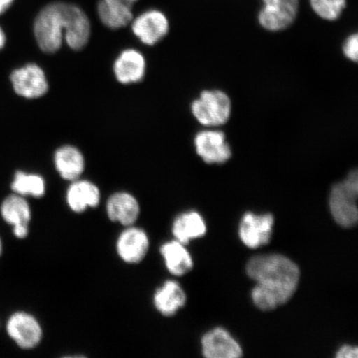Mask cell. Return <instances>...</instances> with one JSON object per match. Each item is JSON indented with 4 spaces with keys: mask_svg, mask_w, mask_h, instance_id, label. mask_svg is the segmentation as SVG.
<instances>
[{
    "mask_svg": "<svg viewBox=\"0 0 358 358\" xmlns=\"http://www.w3.org/2000/svg\"><path fill=\"white\" fill-rule=\"evenodd\" d=\"M187 295L181 285L174 280H168L155 291V307L161 315L172 317L185 306Z\"/></svg>",
    "mask_w": 358,
    "mask_h": 358,
    "instance_id": "obj_16",
    "label": "cell"
},
{
    "mask_svg": "<svg viewBox=\"0 0 358 358\" xmlns=\"http://www.w3.org/2000/svg\"><path fill=\"white\" fill-rule=\"evenodd\" d=\"M8 336L22 349H33L39 345L43 338V329L39 322L28 313L17 312L7 323Z\"/></svg>",
    "mask_w": 358,
    "mask_h": 358,
    "instance_id": "obj_6",
    "label": "cell"
},
{
    "mask_svg": "<svg viewBox=\"0 0 358 358\" xmlns=\"http://www.w3.org/2000/svg\"><path fill=\"white\" fill-rule=\"evenodd\" d=\"M169 24L164 13L151 10L148 11L134 21L132 30L134 35L143 43L155 45L164 38L169 32Z\"/></svg>",
    "mask_w": 358,
    "mask_h": 358,
    "instance_id": "obj_12",
    "label": "cell"
},
{
    "mask_svg": "<svg viewBox=\"0 0 358 358\" xmlns=\"http://www.w3.org/2000/svg\"><path fill=\"white\" fill-rule=\"evenodd\" d=\"M11 189L16 194L22 196H31L42 198L46 192L44 179L38 174L26 173L19 171L15 173Z\"/></svg>",
    "mask_w": 358,
    "mask_h": 358,
    "instance_id": "obj_21",
    "label": "cell"
},
{
    "mask_svg": "<svg viewBox=\"0 0 358 358\" xmlns=\"http://www.w3.org/2000/svg\"><path fill=\"white\" fill-rule=\"evenodd\" d=\"M13 0H0V15L10 7Z\"/></svg>",
    "mask_w": 358,
    "mask_h": 358,
    "instance_id": "obj_26",
    "label": "cell"
},
{
    "mask_svg": "<svg viewBox=\"0 0 358 358\" xmlns=\"http://www.w3.org/2000/svg\"><path fill=\"white\" fill-rule=\"evenodd\" d=\"M6 35H4L3 31L1 28H0V49L3 48L4 44H6Z\"/></svg>",
    "mask_w": 358,
    "mask_h": 358,
    "instance_id": "obj_28",
    "label": "cell"
},
{
    "mask_svg": "<svg viewBox=\"0 0 358 358\" xmlns=\"http://www.w3.org/2000/svg\"><path fill=\"white\" fill-rule=\"evenodd\" d=\"M167 270L176 276H182L189 273L194 267V262L185 245L177 240L168 241L160 248Z\"/></svg>",
    "mask_w": 358,
    "mask_h": 358,
    "instance_id": "obj_17",
    "label": "cell"
},
{
    "mask_svg": "<svg viewBox=\"0 0 358 358\" xmlns=\"http://www.w3.org/2000/svg\"><path fill=\"white\" fill-rule=\"evenodd\" d=\"M192 113L198 122L208 127L225 124L231 115V101L220 90H206L192 102Z\"/></svg>",
    "mask_w": 358,
    "mask_h": 358,
    "instance_id": "obj_4",
    "label": "cell"
},
{
    "mask_svg": "<svg viewBox=\"0 0 358 358\" xmlns=\"http://www.w3.org/2000/svg\"><path fill=\"white\" fill-rule=\"evenodd\" d=\"M358 173L357 170L349 173L343 181L334 185L330 192L329 208L331 214L339 226L349 228L357 225L358 211Z\"/></svg>",
    "mask_w": 358,
    "mask_h": 358,
    "instance_id": "obj_3",
    "label": "cell"
},
{
    "mask_svg": "<svg viewBox=\"0 0 358 358\" xmlns=\"http://www.w3.org/2000/svg\"><path fill=\"white\" fill-rule=\"evenodd\" d=\"M343 55L348 59L357 62L358 59V37L357 34L349 36L343 45Z\"/></svg>",
    "mask_w": 358,
    "mask_h": 358,
    "instance_id": "obj_23",
    "label": "cell"
},
{
    "mask_svg": "<svg viewBox=\"0 0 358 358\" xmlns=\"http://www.w3.org/2000/svg\"><path fill=\"white\" fill-rule=\"evenodd\" d=\"M107 1L124 4V6L132 8L133 4L136 3L137 0H107Z\"/></svg>",
    "mask_w": 358,
    "mask_h": 358,
    "instance_id": "obj_27",
    "label": "cell"
},
{
    "mask_svg": "<svg viewBox=\"0 0 358 358\" xmlns=\"http://www.w3.org/2000/svg\"><path fill=\"white\" fill-rule=\"evenodd\" d=\"M275 219L271 214L245 213L239 226L241 241L249 248L256 249L271 241Z\"/></svg>",
    "mask_w": 358,
    "mask_h": 358,
    "instance_id": "obj_7",
    "label": "cell"
},
{
    "mask_svg": "<svg viewBox=\"0 0 358 358\" xmlns=\"http://www.w3.org/2000/svg\"><path fill=\"white\" fill-rule=\"evenodd\" d=\"M149 248V236L144 230L136 227H127L116 241V252L120 258L128 264L141 262Z\"/></svg>",
    "mask_w": 358,
    "mask_h": 358,
    "instance_id": "obj_9",
    "label": "cell"
},
{
    "mask_svg": "<svg viewBox=\"0 0 358 358\" xmlns=\"http://www.w3.org/2000/svg\"><path fill=\"white\" fill-rule=\"evenodd\" d=\"M34 34L44 52L59 50L65 40L73 50L78 51L87 44L91 24L82 10L73 4L53 3L39 13L34 24Z\"/></svg>",
    "mask_w": 358,
    "mask_h": 358,
    "instance_id": "obj_2",
    "label": "cell"
},
{
    "mask_svg": "<svg viewBox=\"0 0 358 358\" xmlns=\"http://www.w3.org/2000/svg\"><path fill=\"white\" fill-rule=\"evenodd\" d=\"M246 273L257 282L252 292V301L263 311L287 303L296 291L301 277L296 264L279 254L252 257L246 265Z\"/></svg>",
    "mask_w": 358,
    "mask_h": 358,
    "instance_id": "obj_1",
    "label": "cell"
},
{
    "mask_svg": "<svg viewBox=\"0 0 358 358\" xmlns=\"http://www.w3.org/2000/svg\"><path fill=\"white\" fill-rule=\"evenodd\" d=\"M106 212L110 221L129 227L133 226L140 217L141 206L132 194L119 192L110 196Z\"/></svg>",
    "mask_w": 358,
    "mask_h": 358,
    "instance_id": "obj_13",
    "label": "cell"
},
{
    "mask_svg": "<svg viewBox=\"0 0 358 358\" xmlns=\"http://www.w3.org/2000/svg\"><path fill=\"white\" fill-rule=\"evenodd\" d=\"M3 220L13 227V234L20 239L29 234V225L32 217L30 206L24 196L12 194L4 199L0 207Z\"/></svg>",
    "mask_w": 358,
    "mask_h": 358,
    "instance_id": "obj_11",
    "label": "cell"
},
{
    "mask_svg": "<svg viewBox=\"0 0 358 358\" xmlns=\"http://www.w3.org/2000/svg\"><path fill=\"white\" fill-rule=\"evenodd\" d=\"M97 10L103 24L112 29L122 28L129 24L133 19L131 7L107 0H101Z\"/></svg>",
    "mask_w": 358,
    "mask_h": 358,
    "instance_id": "obj_20",
    "label": "cell"
},
{
    "mask_svg": "<svg viewBox=\"0 0 358 358\" xmlns=\"http://www.w3.org/2000/svg\"><path fill=\"white\" fill-rule=\"evenodd\" d=\"M194 145L196 154L206 164H222L232 155L226 134L221 131L207 129L199 132L194 138Z\"/></svg>",
    "mask_w": 358,
    "mask_h": 358,
    "instance_id": "obj_5",
    "label": "cell"
},
{
    "mask_svg": "<svg viewBox=\"0 0 358 358\" xmlns=\"http://www.w3.org/2000/svg\"><path fill=\"white\" fill-rule=\"evenodd\" d=\"M311 7L321 19L338 20L346 6V0H310Z\"/></svg>",
    "mask_w": 358,
    "mask_h": 358,
    "instance_id": "obj_22",
    "label": "cell"
},
{
    "mask_svg": "<svg viewBox=\"0 0 358 358\" xmlns=\"http://www.w3.org/2000/svg\"><path fill=\"white\" fill-rule=\"evenodd\" d=\"M10 80L17 95L28 99L41 97L48 92L46 75L41 67L34 64L13 71Z\"/></svg>",
    "mask_w": 358,
    "mask_h": 358,
    "instance_id": "obj_8",
    "label": "cell"
},
{
    "mask_svg": "<svg viewBox=\"0 0 358 358\" xmlns=\"http://www.w3.org/2000/svg\"><path fill=\"white\" fill-rule=\"evenodd\" d=\"M145 70L144 56L134 49H127L120 53L114 64L116 79L122 84L140 82L145 77Z\"/></svg>",
    "mask_w": 358,
    "mask_h": 358,
    "instance_id": "obj_14",
    "label": "cell"
},
{
    "mask_svg": "<svg viewBox=\"0 0 358 358\" xmlns=\"http://www.w3.org/2000/svg\"><path fill=\"white\" fill-rule=\"evenodd\" d=\"M172 232L174 238L182 244L203 236L207 226L199 213L191 211L179 215L173 221Z\"/></svg>",
    "mask_w": 358,
    "mask_h": 358,
    "instance_id": "obj_19",
    "label": "cell"
},
{
    "mask_svg": "<svg viewBox=\"0 0 358 358\" xmlns=\"http://www.w3.org/2000/svg\"><path fill=\"white\" fill-rule=\"evenodd\" d=\"M336 357L338 358H357L358 349L357 347L344 345L339 349Z\"/></svg>",
    "mask_w": 358,
    "mask_h": 358,
    "instance_id": "obj_25",
    "label": "cell"
},
{
    "mask_svg": "<svg viewBox=\"0 0 358 358\" xmlns=\"http://www.w3.org/2000/svg\"><path fill=\"white\" fill-rule=\"evenodd\" d=\"M101 192L93 182L87 180L73 181L66 192V203L71 211L82 213L88 208L97 207Z\"/></svg>",
    "mask_w": 358,
    "mask_h": 358,
    "instance_id": "obj_15",
    "label": "cell"
},
{
    "mask_svg": "<svg viewBox=\"0 0 358 358\" xmlns=\"http://www.w3.org/2000/svg\"><path fill=\"white\" fill-rule=\"evenodd\" d=\"M201 351L208 358H238L243 355L238 342L222 328L214 329L203 336Z\"/></svg>",
    "mask_w": 358,
    "mask_h": 358,
    "instance_id": "obj_10",
    "label": "cell"
},
{
    "mask_svg": "<svg viewBox=\"0 0 358 358\" xmlns=\"http://www.w3.org/2000/svg\"><path fill=\"white\" fill-rule=\"evenodd\" d=\"M264 6L298 13L299 0H263Z\"/></svg>",
    "mask_w": 358,
    "mask_h": 358,
    "instance_id": "obj_24",
    "label": "cell"
},
{
    "mask_svg": "<svg viewBox=\"0 0 358 358\" xmlns=\"http://www.w3.org/2000/svg\"><path fill=\"white\" fill-rule=\"evenodd\" d=\"M2 252H3V244H2L1 239H0V256H1Z\"/></svg>",
    "mask_w": 358,
    "mask_h": 358,
    "instance_id": "obj_29",
    "label": "cell"
},
{
    "mask_svg": "<svg viewBox=\"0 0 358 358\" xmlns=\"http://www.w3.org/2000/svg\"><path fill=\"white\" fill-rule=\"evenodd\" d=\"M55 167L65 180L75 181L82 176L85 169V159L77 148L65 145L59 148L55 155Z\"/></svg>",
    "mask_w": 358,
    "mask_h": 358,
    "instance_id": "obj_18",
    "label": "cell"
}]
</instances>
